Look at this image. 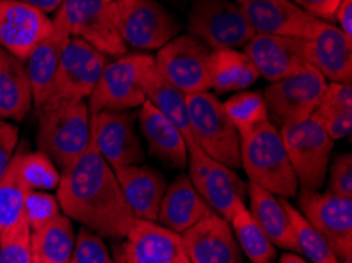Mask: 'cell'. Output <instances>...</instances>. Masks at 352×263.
Instances as JSON below:
<instances>
[{"label":"cell","mask_w":352,"mask_h":263,"mask_svg":"<svg viewBox=\"0 0 352 263\" xmlns=\"http://www.w3.org/2000/svg\"><path fill=\"white\" fill-rule=\"evenodd\" d=\"M108 2H113V0H108Z\"/></svg>","instance_id":"51"},{"label":"cell","mask_w":352,"mask_h":263,"mask_svg":"<svg viewBox=\"0 0 352 263\" xmlns=\"http://www.w3.org/2000/svg\"><path fill=\"white\" fill-rule=\"evenodd\" d=\"M62 213L57 196L50 191H28L24 198V214L32 232L41 229Z\"/></svg>","instance_id":"38"},{"label":"cell","mask_w":352,"mask_h":263,"mask_svg":"<svg viewBox=\"0 0 352 263\" xmlns=\"http://www.w3.org/2000/svg\"><path fill=\"white\" fill-rule=\"evenodd\" d=\"M52 19L19 0H0V46L25 62L35 46L50 34Z\"/></svg>","instance_id":"17"},{"label":"cell","mask_w":352,"mask_h":263,"mask_svg":"<svg viewBox=\"0 0 352 263\" xmlns=\"http://www.w3.org/2000/svg\"><path fill=\"white\" fill-rule=\"evenodd\" d=\"M275 263H308V262L303 259V257L296 254V252L287 251V252H285V254L280 257V260L275 262Z\"/></svg>","instance_id":"46"},{"label":"cell","mask_w":352,"mask_h":263,"mask_svg":"<svg viewBox=\"0 0 352 263\" xmlns=\"http://www.w3.org/2000/svg\"><path fill=\"white\" fill-rule=\"evenodd\" d=\"M245 47V54L269 82H276L305 69L308 62L303 56V40L256 34Z\"/></svg>","instance_id":"19"},{"label":"cell","mask_w":352,"mask_h":263,"mask_svg":"<svg viewBox=\"0 0 352 263\" xmlns=\"http://www.w3.org/2000/svg\"><path fill=\"white\" fill-rule=\"evenodd\" d=\"M25 190L18 175V153L0 180V235L24 214Z\"/></svg>","instance_id":"36"},{"label":"cell","mask_w":352,"mask_h":263,"mask_svg":"<svg viewBox=\"0 0 352 263\" xmlns=\"http://www.w3.org/2000/svg\"><path fill=\"white\" fill-rule=\"evenodd\" d=\"M155 68L151 54L133 52L117 57L104 67L101 78L89 96V112H124L141 107L146 101L144 82Z\"/></svg>","instance_id":"4"},{"label":"cell","mask_w":352,"mask_h":263,"mask_svg":"<svg viewBox=\"0 0 352 263\" xmlns=\"http://www.w3.org/2000/svg\"><path fill=\"white\" fill-rule=\"evenodd\" d=\"M229 120L236 126L239 136L250 133L261 123L269 120L264 96L259 92H239L223 103Z\"/></svg>","instance_id":"35"},{"label":"cell","mask_w":352,"mask_h":263,"mask_svg":"<svg viewBox=\"0 0 352 263\" xmlns=\"http://www.w3.org/2000/svg\"><path fill=\"white\" fill-rule=\"evenodd\" d=\"M180 235L191 263H243L231 222L215 211Z\"/></svg>","instance_id":"18"},{"label":"cell","mask_w":352,"mask_h":263,"mask_svg":"<svg viewBox=\"0 0 352 263\" xmlns=\"http://www.w3.org/2000/svg\"><path fill=\"white\" fill-rule=\"evenodd\" d=\"M287 157L302 191H319L325 183L333 141L314 117L280 128Z\"/></svg>","instance_id":"6"},{"label":"cell","mask_w":352,"mask_h":263,"mask_svg":"<svg viewBox=\"0 0 352 263\" xmlns=\"http://www.w3.org/2000/svg\"><path fill=\"white\" fill-rule=\"evenodd\" d=\"M113 254H114V257H113L114 263H136L135 260L131 259L130 254H128L126 249L124 248V243L116 244Z\"/></svg>","instance_id":"45"},{"label":"cell","mask_w":352,"mask_h":263,"mask_svg":"<svg viewBox=\"0 0 352 263\" xmlns=\"http://www.w3.org/2000/svg\"><path fill=\"white\" fill-rule=\"evenodd\" d=\"M18 153V175L21 185L28 191H54L60 183V174L46 153L25 152L21 148Z\"/></svg>","instance_id":"33"},{"label":"cell","mask_w":352,"mask_h":263,"mask_svg":"<svg viewBox=\"0 0 352 263\" xmlns=\"http://www.w3.org/2000/svg\"><path fill=\"white\" fill-rule=\"evenodd\" d=\"M234 2H237L239 5H242V3H245V2H252V0H234Z\"/></svg>","instance_id":"48"},{"label":"cell","mask_w":352,"mask_h":263,"mask_svg":"<svg viewBox=\"0 0 352 263\" xmlns=\"http://www.w3.org/2000/svg\"><path fill=\"white\" fill-rule=\"evenodd\" d=\"M19 2L28 3L30 7H34L45 14H47V13H56L57 10L60 8L63 0H19Z\"/></svg>","instance_id":"44"},{"label":"cell","mask_w":352,"mask_h":263,"mask_svg":"<svg viewBox=\"0 0 352 263\" xmlns=\"http://www.w3.org/2000/svg\"><path fill=\"white\" fill-rule=\"evenodd\" d=\"M332 141L351 136L352 130V85L330 82L313 112Z\"/></svg>","instance_id":"31"},{"label":"cell","mask_w":352,"mask_h":263,"mask_svg":"<svg viewBox=\"0 0 352 263\" xmlns=\"http://www.w3.org/2000/svg\"><path fill=\"white\" fill-rule=\"evenodd\" d=\"M72 263H114L108 246L97 233L81 227L76 237Z\"/></svg>","instance_id":"39"},{"label":"cell","mask_w":352,"mask_h":263,"mask_svg":"<svg viewBox=\"0 0 352 263\" xmlns=\"http://www.w3.org/2000/svg\"><path fill=\"white\" fill-rule=\"evenodd\" d=\"M108 63V56L81 38L72 36L60 56L46 103L38 111L70 101L89 100Z\"/></svg>","instance_id":"7"},{"label":"cell","mask_w":352,"mask_h":263,"mask_svg":"<svg viewBox=\"0 0 352 263\" xmlns=\"http://www.w3.org/2000/svg\"><path fill=\"white\" fill-rule=\"evenodd\" d=\"M38 150L67 170L90 147V112L85 101H70L38 111Z\"/></svg>","instance_id":"3"},{"label":"cell","mask_w":352,"mask_h":263,"mask_svg":"<svg viewBox=\"0 0 352 263\" xmlns=\"http://www.w3.org/2000/svg\"><path fill=\"white\" fill-rule=\"evenodd\" d=\"M341 263H352V257H349V259H344Z\"/></svg>","instance_id":"49"},{"label":"cell","mask_w":352,"mask_h":263,"mask_svg":"<svg viewBox=\"0 0 352 263\" xmlns=\"http://www.w3.org/2000/svg\"><path fill=\"white\" fill-rule=\"evenodd\" d=\"M327 191L335 196L352 198V155H338L330 165Z\"/></svg>","instance_id":"40"},{"label":"cell","mask_w":352,"mask_h":263,"mask_svg":"<svg viewBox=\"0 0 352 263\" xmlns=\"http://www.w3.org/2000/svg\"><path fill=\"white\" fill-rule=\"evenodd\" d=\"M32 263H40L38 260H36V259H34V262H32Z\"/></svg>","instance_id":"50"},{"label":"cell","mask_w":352,"mask_h":263,"mask_svg":"<svg viewBox=\"0 0 352 263\" xmlns=\"http://www.w3.org/2000/svg\"><path fill=\"white\" fill-rule=\"evenodd\" d=\"M188 32L212 49H237L256 35L242 7L231 0H195Z\"/></svg>","instance_id":"10"},{"label":"cell","mask_w":352,"mask_h":263,"mask_svg":"<svg viewBox=\"0 0 352 263\" xmlns=\"http://www.w3.org/2000/svg\"><path fill=\"white\" fill-rule=\"evenodd\" d=\"M148 152L173 168L184 169L188 163V145L177 128L146 100L138 114Z\"/></svg>","instance_id":"25"},{"label":"cell","mask_w":352,"mask_h":263,"mask_svg":"<svg viewBox=\"0 0 352 263\" xmlns=\"http://www.w3.org/2000/svg\"><path fill=\"white\" fill-rule=\"evenodd\" d=\"M158 2V0H157ZM163 2H168V3H173V5H184L185 0H163Z\"/></svg>","instance_id":"47"},{"label":"cell","mask_w":352,"mask_h":263,"mask_svg":"<svg viewBox=\"0 0 352 263\" xmlns=\"http://www.w3.org/2000/svg\"><path fill=\"white\" fill-rule=\"evenodd\" d=\"M298 7L305 10L318 19L332 23L335 21V12H337L340 0H291Z\"/></svg>","instance_id":"42"},{"label":"cell","mask_w":352,"mask_h":263,"mask_svg":"<svg viewBox=\"0 0 352 263\" xmlns=\"http://www.w3.org/2000/svg\"><path fill=\"white\" fill-rule=\"evenodd\" d=\"M32 230L23 214L0 235V263H32Z\"/></svg>","instance_id":"37"},{"label":"cell","mask_w":352,"mask_h":263,"mask_svg":"<svg viewBox=\"0 0 352 263\" xmlns=\"http://www.w3.org/2000/svg\"><path fill=\"white\" fill-rule=\"evenodd\" d=\"M186 109L197 147L228 168L239 169L240 136L217 95L210 92L186 95Z\"/></svg>","instance_id":"5"},{"label":"cell","mask_w":352,"mask_h":263,"mask_svg":"<svg viewBox=\"0 0 352 263\" xmlns=\"http://www.w3.org/2000/svg\"><path fill=\"white\" fill-rule=\"evenodd\" d=\"M212 63V47L191 34L177 35L155 57L158 73L185 95L209 92Z\"/></svg>","instance_id":"9"},{"label":"cell","mask_w":352,"mask_h":263,"mask_svg":"<svg viewBox=\"0 0 352 263\" xmlns=\"http://www.w3.org/2000/svg\"><path fill=\"white\" fill-rule=\"evenodd\" d=\"M122 243L136 263H191L182 235L158 222L136 219Z\"/></svg>","instance_id":"21"},{"label":"cell","mask_w":352,"mask_h":263,"mask_svg":"<svg viewBox=\"0 0 352 263\" xmlns=\"http://www.w3.org/2000/svg\"><path fill=\"white\" fill-rule=\"evenodd\" d=\"M57 201L65 216L101 238L124 240L136 221L114 170L92 145L70 168L62 170Z\"/></svg>","instance_id":"1"},{"label":"cell","mask_w":352,"mask_h":263,"mask_svg":"<svg viewBox=\"0 0 352 263\" xmlns=\"http://www.w3.org/2000/svg\"><path fill=\"white\" fill-rule=\"evenodd\" d=\"M74 244L73 222L63 213L32 232V252L40 263H72Z\"/></svg>","instance_id":"30"},{"label":"cell","mask_w":352,"mask_h":263,"mask_svg":"<svg viewBox=\"0 0 352 263\" xmlns=\"http://www.w3.org/2000/svg\"><path fill=\"white\" fill-rule=\"evenodd\" d=\"M72 35L67 25L57 16L52 18V29L28 57V74L32 87V96L36 109L46 103L52 80H54L58 62Z\"/></svg>","instance_id":"23"},{"label":"cell","mask_w":352,"mask_h":263,"mask_svg":"<svg viewBox=\"0 0 352 263\" xmlns=\"http://www.w3.org/2000/svg\"><path fill=\"white\" fill-rule=\"evenodd\" d=\"M303 56L308 65L318 69L332 82L351 84L352 80V38L340 27L324 23L313 38L303 40Z\"/></svg>","instance_id":"20"},{"label":"cell","mask_w":352,"mask_h":263,"mask_svg":"<svg viewBox=\"0 0 352 263\" xmlns=\"http://www.w3.org/2000/svg\"><path fill=\"white\" fill-rule=\"evenodd\" d=\"M327 80L318 69L307 67L264 90V101L269 120L278 128L305 120L313 115L321 101Z\"/></svg>","instance_id":"12"},{"label":"cell","mask_w":352,"mask_h":263,"mask_svg":"<svg viewBox=\"0 0 352 263\" xmlns=\"http://www.w3.org/2000/svg\"><path fill=\"white\" fill-rule=\"evenodd\" d=\"M72 36L81 38L108 57H122L126 45L116 23L114 0H63L56 12Z\"/></svg>","instance_id":"11"},{"label":"cell","mask_w":352,"mask_h":263,"mask_svg":"<svg viewBox=\"0 0 352 263\" xmlns=\"http://www.w3.org/2000/svg\"><path fill=\"white\" fill-rule=\"evenodd\" d=\"M144 93H146V100L148 103L162 112L182 133L188 148L196 147L197 144L195 141L193 131H191L188 109H186V95L168 82L158 73L157 67L148 73L146 82H144Z\"/></svg>","instance_id":"28"},{"label":"cell","mask_w":352,"mask_h":263,"mask_svg":"<svg viewBox=\"0 0 352 263\" xmlns=\"http://www.w3.org/2000/svg\"><path fill=\"white\" fill-rule=\"evenodd\" d=\"M116 23L126 47L155 51L179 35L182 25L157 0H114Z\"/></svg>","instance_id":"8"},{"label":"cell","mask_w":352,"mask_h":263,"mask_svg":"<svg viewBox=\"0 0 352 263\" xmlns=\"http://www.w3.org/2000/svg\"><path fill=\"white\" fill-rule=\"evenodd\" d=\"M234 237H236L240 251L247 255L252 263H275L276 262V248L269 240L259 224L254 221L252 213L245 202H239L231 219Z\"/></svg>","instance_id":"32"},{"label":"cell","mask_w":352,"mask_h":263,"mask_svg":"<svg viewBox=\"0 0 352 263\" xmlns=\"http://www.w3.org/2000/svg\"><path fill=\"white\" fill-rule=\"evenodd\" d=\"M297 210L318 230L340 262L352 257V198L332 192L300 191Z\"/></svg>","instance_id":"15"},{"label":"cell","mask_w":352,"mask_h":263,"mask_svg":"<svg viewBox=\"0 0 352 263\" xmlns=\"http://www.w3.org/2000/svg\"><path fill=\"white\" fill-rule=\"evenodd\" d=\"M261 78L258 68L245 52L213 49L212 89L217 93L243 92Z\"/></svg>","instance_id":"29"},{"label":"cell","mask_w":352,"mask_h":263,"mask_svg":"<svg viewBox=\"0 0 352 263\" xmlns=\"http://www.w3.org/2000/svg\"><path fill=\"white\" fill-rule=\"evenodd\" d=\"M190 180L199 196L213 211L225 219H231L239 202L248 197V185L240 179L237 172L210 158L201 147L188 148Z\"/></svg>","instance_id":"13"},{"label":"cell","mask_w":352,"mask_h":263,"mask_svg":"<svg viewBox=\"0 0 352 263\" xmlns=\"http://www.w3.org/2000/svg\"><path fill=\"white\" fill-rule=\"evenodd\" d=\"M280 201L291 219L300 254L307 255L311 263H341L329 246L327 240L307 221L305 216L297 210V207L292 205L287 198H280Z\"/></svg>","instance_id":"34"},{"label":"cell","mask_w":352,"mask_h":263,"mask_svg":"<svg viewBox=\"0 0 352 263\" xmlns=\"http://www.w3.org/2000/svg\"><path fill=\"white\" fill-rule=\"evenodd\" d=\"M240 168L254 183L280 198L297 196L298 180L280 130L265 120L240 136Z\"/></svg>","instance_id":"2"},{"label":"cell","mask_w":352,"mask_h":263,"mask_svg":"<svg viewBox=\"0 0 352 263\" xmlns=\"http://www.w3.org/2000/svg\"><path fill=\"white\" fill-rule=\"evenodd\" d=\"M335 19H337L341 32L352 38V0H340L337 12H335Z\"/></svg>","instance_id":"43"},{"label":"cell","mask_w":352,"mask_h":263,"mask_svg":"<svg viewBox=\"0 0 352 263\" xmlns=\"http://www.w3.org/2000/svg\"><path fill=\"white\" fill-rule=\"evenodd\" d=\"M114 174L133 216L140 221L157 222L160 203L168 187L164 176L142 164L125 165L116 169Z\"/></svg>","instance_id":"22"},{"label":"cell","mask_w":352,"mask_h":263,"mask_svg":"<svg viewBox=\"0 0 352 263\" xmlns=\"http://www.w3.org/2000/svg\"><path fill=\"white\" fill-rule=\"evenodd\" d=\"M210 213L213 210L196 191L190 176L180 174L164 191L157 222L174 232L184 233Z\"/></svg>","instance_id":"24"},{"label":"cell","mask_w":352,"mask_h":263,"mask_svg":"<svg viewBox=\"0 0 352 263\" xmlns=\"http://www.w3.org/2000/svg\"><path fill=\"white\" fill-rule=\"evenodd\" d=\"M135 119L136 114L128 111L90 114V145L113 170L142 164L146 159Z\"/></svg>","instance_id":"14"},{"label":"cell","mask_w":352,"mask_h":263,"mask_svg":"<svg viewBox=\"0 0 352 263\" xmlns=\"http://www.w3.org/2000/svg\"><path fill=\"white\" fill-rule=\"evenodd\" d=\"M18 128L12 123L0 122V180L12 163L14 150L18 147Z\"/></svg>","instance_id":"41"},{"label":"cell","mask_w":352,"mask_h":263,"mask_svg":"<svg viewBox=\"0 0 352 263\" xmlns=\"http://www.w3.org/2000/svg\"><path fill=\"white\" fill-rule=\"evenodd\" d=\"M248 211L252 213L254 221L264 230L275 248L300 254L291 219L280 198L254 183H248Z\"/></svg>","instance_id":"26"},{"label":"cell","mask_w":352,"mask_h":263,"mask_svg":"<svg viewBox=\"0 0 352 263\" xmlns=\"http://www.w3.org/2000/svg\"><path fill=\"white\" fill-rule=\"evenodd\" d=\"M240 7L256 34L310 40L325 23L291 0H252Z\"/></svg>","instance_id":"16"},{"label":"cell","mask_w":352,"mask_h":263,"mask_svg":"<svg viewBox=\"0 0 352 263\" xmlns=\"http://www.w3.org/2000/svg\"><path fill=\"white\" fill-rule=\"evenodd\" d=\"M34 103L24 62L0 46V119L21 122Z\"/></svg>","instance_id":"27"}]
</instances>
